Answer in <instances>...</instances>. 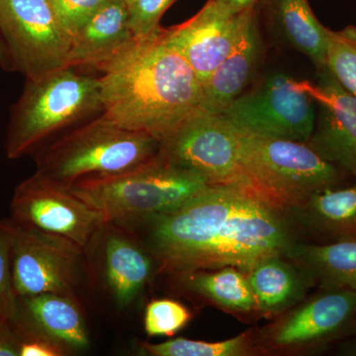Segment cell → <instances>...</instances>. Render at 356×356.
<instances>
[{
  "mask_svg": "<svg viewBox=\"0 0 356 356\" xmlns=\"http://www.w3.org/2000/svg\"><path fill=\"white\" fill-rule=\"evenodd\" d=\"M143 226L147 250L173 275L225 266L247 273L295 243L282 211L242 184L210 185Z\"/></svg>",
  "mask_w": 356,
  "mask_h": 356,
  "instance_id": "1",
  "label": "cell"
},
{
  "mask_svg": "<svg viewBox=\"0 0 356 356\" xmlns=\"http://www.w3.org/2000/svg\"><path fill=\"white\" fill-rule=\"evenodd\" d=\"M102 116L159 140L200 110L203 84L163 29L135 38L100 67Z\"/></svg>",
  "mask_w": 356,
  "mask_h": 356,
  "instance_id": "2",
  "label": "cell"
},
{
  "mask_svg": "<svg viewBox=\"0 0 356 356\" xmlns=\"http://www.w3.org/2000/svg\"><path fill=\"white\" fill-rule=\"evenodd\" d=\"M202 175L158 156L117 175L81 180L70 191L129 231L172 212L209 187Z\"/></svg>",
  "mask_w": 356,
  "mask_h": 356,
  "instance_id": "3",
  "label": "cell"
},
{
  "mask_svg": "<svg viewBox=\"0 0 356 356\" xmlns=\"http://www.w3.org/2000/svg\"><path fill=\"white\" fill-rule=\"evenodd\" d=\"M161 140L115 125L105 117L74 129L44 147L36 173L65 188L81 180L127 172L156 158Z\"/></svg>",
  "mask_w": 356,
  "mask_h": 356,
  "instance_id": "4",
  "label": "cell"
},
{
  "mask_svg": "<svg viewBox=\"0 0 356 356\" xmlns=\"http://www.w3.org/2000/svg\"><path fill=\"white\" fill-rule=\"evenodd\" d=\"M236 131L245 184L281 211L297 207L315 192L339 186L348 177L307 143Z\"/></svg>",
  "mask_w": 356,
  "mask_h": 356,
  "instance_id": "5",
  "label": "cell"
},
{
  "mask_svg": "<svg viewBox=\"0 0 356 356\" xmlns=\"http://www.w3.org/2000/svg\"><path fill=\"white\" fill-rule=\"evenodd\" d=\"M102 109L98 77L67 67L27 79L7 128V158L17 159L37 151L55 134Z\"/></svg>",
  "mask_w": 356,
  "mask_h": 356,
  "instance_id": "6",
  "label": "cell"
},
{
  "mask_svg": "<svg viewBox=\"0 0 356 356\" xmlns=\"http://www.w3.org/2000/svg\"><path fill=\"white\" fill-rule=\"evenodd\" d=\"M221 115L241 132L303 143L316 122L315 102L303 81L280 74L243 92Z\"/></svg>",
  "mask_w": 356,
  "mask_h": 356,
  "instance_id": "7",
  "label": "cell"
},
{
  "mask_svg": "<svg viewBox=\"0 0 356 356\" xmlns=\"http://www.w3.org/2000/svg\"><path fill=\"white\" fill-rule=\"evenodd\" d=\"M10 213L13 222L64 238L86 254L100 242L107 225L99 211L70 189L36 172L16 187Z\"/></svg>",
  "mask_w": 356,
  "mask_h": 356,
  "instance_id": "8",
  "label": "cell"
},
{
  "mask_svg": "<svg viewBox=\"0 0 356 356\" xmlns=\"http://www.w3.org/2000/svg\"><path fill=\"white\" fill-rule=\"evenodd\" d=\"M356 330V291L322 289L297 304L255 339L259 353L301 355L325 350Z\"/></svg>",
  "mask_w": 356,
  "mask_h": 356,
  "instance_id": "9",
  "label": "cell"
},
{
  "mask_svg": "<svg viewBox=\"0 0 356 356\" xmlns=\"http://www.w3.org/2000/svg\"><path fill=\"white\" fill-rule=\"evenodd\" d=\"M0 35L27 79L67 67L72 35L49 0H0Z\"/></svg>",
  "mask_w": 356,
  "mask_h": 356,
  "instance_id": "10",
  "label": "cell"
},
{
  "mask_svg": "<svg viewBox=\"0 0 356 356\" xmlns=\"http://www.w3.org/2000/svg\"><path fill=\"white\" fill-rule=\"evenodd\" d=\"M159 156L202 175L212 185L242 184L238 134L221 114L198 110L165 139Z\"/></svg>",
  "mask_w": 356,
  "mask_h": 356,
  "instance_id": "11",
  "label": "cell"
},
{
  "mask_svg": "<svg viewBox=\"0 0 356 356\" xmlns=\"http://www.w3.org/2000/svg\"><path fill=\"white\" fill-rule=\"evenodd\" d=\"M11 269L17 297L42 293L72 295L79 282L81 248L64 238L21 226L9 219Z\"/></svg>",
  "mask_w": 356,
  "mask_h": 356,
  "instance_id": "12",
  "label": "cell"
},
{
  "mask_svg": "<svg viewBox=\"0 0 356 356\" xmlns=\"http://www.w3.org/2000/svg\"><path fill=\"white\" fill-rule=\"evenodd\" d=\"M318 106L309 145L341 172L356 177V97L332 76L320 70L318 83L303 81Z\"/></svg>",
  "mask_w": 356,
  "mask_h": 356,
  "instance_id": "13",
  "label": "cell"
},
{
  "mask_svg": "<svg viewBox=\"0 0 356 356\" xmlns=\"http://www.w3.org/2000/svg\"><path fill=\"white\" fill-rule=\"evenodd\" d=\"M245 13H229L208 0L191 19L163 29V37L185 58L203 84L235 46Z\"/></svg>",
  "mask_w": 356,
  "mask_h": 356,
  "instance_id": "14",
  "label": "cell"
},
{
  "mask_svg": "<svg viewBox=\"0 0 356 356\" xmlns=\"http://www.w3.org/2000/svg\"><path fill=\"white\" fill-rule=\"evenodd\" d=\"M13 323L19 331L58 344L69 355L86 350L90 343L83 312L72 295L17 297Z\"/></svg>",
  "mask_w": 356,
  "mask_h": 356,
  "instance_id": "15",
  "label": "cell"
},
{
  "mask_svg": "<svg viewBox=\"0 0 356 356\" xmlns=\"http://www.w3.org/2000/svg\"><path fill=\"white\" fill-rule=\"evenodd\" d=\"M264 42L254 8L243 16L242 28L229 55L203 83L201 111L222 114L252 81L261 64Z\"/></svg>",
  "mask_w": 356,
  "mask_h": 356,
  "instance_id": "16",
  "label": "cell"
},
{
  "mask_svg": "<svg viewBox=\"0 0 356 356\" xmlns=\"http://www.w3.org/2000/svg\"><path fill=\"white\" fill-rule=\"evenodd\" d=\"M130 234L129 229L107 224L100 238L105 284L120 309L132 305L154 271L153 254Z\"/></svg>",
  "mask_w": 356,
  "mask_h": 356,
  "instance_id": "17",
  "label": "cell"
},
{
  "mask_svg": "<svg viewBox=\"0 0 356 356\" xmlns=\"http://www.w3.org/2000/svg\"><path fill=\"white\" fill-rule=\"evenodd\" d=\"M135 38L125 0H106L72 35L67 67L99 70Z\"/></svg>",
  "mask_w": 356,
  "mask_h": 356,
  "instance_id": "18",
  "label": "cell"
},
{
  "mask_svg": "<svg viewBox=\"0 0 356 356\" xmlns=\"http://www.w3.org/2000/svg\"><path fill=\"white\" fill-rule=\"evenodd\" d=\"M284 257H267L247 273L255 308L262 315H281L304 300L316 284L303 267L285 261Z\"/></svg>",
  "mask_w": 356,
  "mask_h": 356,
  "instance_id": "19",
  "label": "cell"
},
{
  "mask_svg": "<svg viewBox=\"0 0 356 356\" xmlns=\"http://www.w3.org/2000/svg\"><path fill=\"white\" fill-rule=\"evenodd\" d=\"M290 211L325 243L356 238V182L315 192Z\"/></svg>",
  "mask_w": 356,
  "mask_h": 356,
  "instance_id": "20",
  "label": "cell"
},
{
  "mask_svg": "<svg viewBox=\"0 0 356 356\" xmlns=\"http://www.w3.org/2000/svg\"><path fill=\"white\" fill-rule=\"evenodd\" d=\"M267 17L281 38L310 58L318 70L325 69L327 34L312 10L308 0H264Z\"/></svg>",
  "mask_w": 356,
  "mask_h": 356,
  "instance_id": "21",
  "label": "cell"
},
{
  "mask_svg": "<svg viewBox=\"0 0 356 356\" xmlns=\"http://www.w3.org/2000/svg\"><path fill=\"white\" fill-rule=\"evenodd\" d=\"M285 257L303 267L322 289L356 291V238L294 243Z\"/></svg>",
  "mask_w": 356,
  "mask_h": 356,
  "instance_id": "22",
  "label": "cell"
},
{
  "mask_svg": "<svg viewBox=\"0 0 356 356\" xmlns=\"http://www.w3.org/2000/svg\"><path fill=\"white\" fill-rule=\"evenodd\" d=\"M180 287L232 313L257 312L247 273L233 266L178 274Z\"/></svg>",
  "mask_w": 356,
  "mask_h": 356,
  "instance_id": "23",
  "label": "cell"
},
{
  "mask_svg": "<svg viewBox=\"0 0 356 356\" xmlns=\"http://www.w3.org/2000/svg\"><path fill=\"white\" fill-rule=\"evenodd\" d=\"M140 346L147 355L153 356H248L259 353L250 332L226 341L173 339L161 343H142Z\"/></svg>",
  "mask_w": 356,
  "mask_h": 356,
  "instance_id": "24",
  "label": "cell"
},
{
  "mask_svg": "<svg viewBox=\"0 0 356 356\" xmlns=\"http://www.w3.org/2000/svg\"><path fill=\"white\" fill-rule=\"evenodd\" d=\"M325 67L346 90L356 97V27L327 34Z\"/></svg>",
  "mask_w": 356,
  "mask_h": 356,
  "instance_id": "25",
  "label": "cell"
},
{
  "mask_svg": "<svg viewBox=\"0 0 356 356\" xmlns=\"http://www.w3.org/2000/svg\"><path fill=\"white\" fill-rule=\"evenodd\" d=\"M191 312L178 301L156 299L145 311V331L149 337H173L188 324Z\"/></svg>",
  "mask_w": 356,
  "mask_h": 356,
  "instance_id": "26",
  "label": "cell"
},
{
  "mask_svg": "<svg viewBox=\"0 0 356 356\" xmlns=\"http://www.w3.org/2000/svg\"><path fill=\"white\" fill-rule=\"evenodd\" d=\"M177 0H125L129 25L136 38H146L161 29L159 21Z\"/></svg>",
  "mask_w": 356,
  "mask_h": 356,
  "instance_id": "27",
  "label": "cell"
},
{
  "mask_svg": "<svg viewBox=\"0 0 356 356\" xmlns=\"http://www.w3.org/2000/svg\"><path fill=\"white\" fill-rule=\"evenodd\" d=\"M11 232L9 219L0 220V318L13 321L17 296L11 269Z\"/></svg>",
  "mask_w": 356,
  "mask_h": 356,
  "instance_id": "28",
  "label": "cell"
},
{
  "mask_svg": "<svg viewBox=\"0 0 356 356\" xmlns=\"http://www.w3.org/2000/svg\"><path fill=\"white\" fill-rule=\"evenodd\" d=\"M60 24L74 34L106 0H49Z\"/></svg>",
  "mask_w": 356,
  "mask_h": 356,
  "instance_id": "29",
  "label": "cell"
},
{
  "mask_svg": "<svg viewBox=\"0 0 356 356\" xmlns=\"http://www.w3.org/2000/svg\"><path fill=\"white\" fill-rule=\"evenodd\" d=\"M15 327V325H14ZM16 329V327H15ZM20 339L19 356H62L67 355V350L58 344L42 337L26 334L16 329Z\"/></svg>",
  "mask_w": 356,
  "mask_h": 356,
  "instance_id": "30",
  "label": "cell"
},
{
  "mask_svg": "<svg viewBox=\"0 0 356 356\" xmlns=\"http://www.w3.org/2000/svg\"><path fill=\"white\" fill-rule=\"evenodd\" d=\"M20 339L13 321L0 318V356H19Z\"/></svg>",
  "mask_w": 356,
  "mask_h": 356,
  "instance_id": "31",
  "label": "cell"
},
{
  "mask_svg": "<svg viewBox=\"0 0 356 356\" xmlns=\"http://www.w3.org/2000/svg\"><path fill=\"white\" fill-rule=\"evenodd\" d=\"M215 2L218 6L224 7L229 13L234 14H241L248 10V9L254 8L257 2L261 0H211Z\"/></svg>",
  "mask_w": 356,
  "mask_h": 356,
  "instance_id": "32",
  "label": "cell"
},
{
  "mask_svg": "<svg viewBox=\"0 0 356 356\" xmlns=\"http://www.w3.org/2000/svg\"><path fill=\"white\" fill-rule=\"evenodd\" d=\"M0 67L6 70V72H13V70H15L10 53H9L6 44L4 43L1 35H0Z\"/></svg>",
  "mask_w": 356,
  "mask_h": 356,
  "instance_id": "33",
  "label": "cell"
},
{
  "mask_svg": "<svg viewBox=\"0 0 356 356\" xmlns=\"http://www.w3.org/2000/svg\"><path fill=\"white\" fill-rule=\"evenodd\" d=\"M339 353L341 355L356 356V337L341 343L339 348Z\"/></svg>",
  "mask_w": 356,
  "mask_h": 356,
  "instance_id": "34",
  "label": "cell"
}]
</instances>
